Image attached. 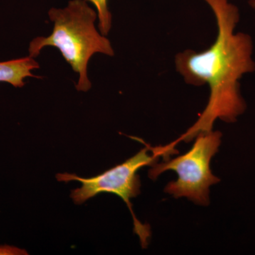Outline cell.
I'll return each instance as SVG.
<instances>
[{"instance_id": "obj_3", "label": "cell", "mask_w": 255, "mask_h": 255, "mask_svg": "<svg viewBox=\"0 0 255 255\" xmlns=\"http://www.w3.org/2000/svg\"><path fill=\"white\" fill-rule=\"evenodd\" d=\"M177 152L171 144L154 147L146 145L136 155L128 159L124 163L95 177L83 178L75 174L60 173L57 174L56 179L60 182L78 181L81 183V187L74 189L70 194V197L77 204H83L101 193H110L122 198L131 213L134 232L140 238L142 248H145L150 236V227L142 224L137 219L130 202V199L136 197L140 193L141 184L137 171L145 166L151 167L157 163L159 157L167 159L169 156Z\"/></svg>"}, {"instance_id": "obj_7", "label": "cell", "mask_w": 255, "mask_h": 255, "mask_svg": "<svg viewBox=\"0 0 255 255\" xmlns=\"http://www.w3.org/2000/svg\"><path fill=\"white\" fill-rule=\"evenodd\" d=\"M28 253L24 250L11 246H0V255H23Z\"/></svg>"}, {"instance_id": "obj_6", "label": "cell", "mask_w": 255, "mask_h": 255, "mask_svg": "<svg viewBox=\"0 0 255 255\" xmlns=\"http://www.w3.org/2000/svg\"><path fill=\"white\" fill-rule=\"evenodd\" d=\"M90 1L97 9L98 14L99 28L100 33L107 36L112 26V15L109 9V0H86Z\"/></svg>"}, {"instance_id": "obj_4", "label": "cell", "mask_w": 255, "mask_h": 255, "mask_svg": "<svg viewBox=\"0 0 255 255\" xmlns=\"http://www.w3.org/2000/svg\"><path fill=\"white\" fill-rule=\"evenodd\" d=\"M221 137L218 130L201 132L187 153L151 166L149 177L155 180L166 171H174L177 179L169 182L164 191L177 199L186 197L196 204L209 205L210 187L220 182L212 173L211 161L219 151Z\"/></svg>"}, {"instance_id": "obj_1", "label": "cell", "mask_w": 255, "mask_h": 255, "mask_svg": "<svg viewBox=\"0 0 255 255\" xmlns=\"http://www.w3.org/2000/svg\"><path fill=\"white\" fill-rule=\"evenodd\" d=\"M203 1L216 17V41L202 52L188 49L177 53L174 63L186 83L209 85V102L195 123L173 141L176 145L190 142L201 132L211 131L217 119L226 123L237 122L247 109L241 94V79L255 71L253 38L248 33L236 32L241 19L238 6L230 0Z\"/></svg>"}, {"instance_id": "obj_5", "label": "cell", "mask_w": 255, "mask_h": 255, "mask_svg": "<svg viewBox=\"0 0 255 255\" xmlns=\"http://www.w3.org/2000/svg\"><path fill=\"white\" fill-rule=\"evenodd\" d=\"M39 68L38 62L30 56L0 62V82H7L15 87H23L25 78H38L31 71Z\"/></svg>"}, {"instance_id": "obj_2", "label": "cell", "mask_w": 255, "mask_h": 255, "mask_svg": "<svg viewBox=\"0 0 255 255\" xmlns=\"http://www.w3.org/2000/svg\"><path fill=\"white\" fill-rule=\"evenodd\" d=\"M48 16L54 23L53 32L49 36H38L30 43L29 56L36 58L45 47L58 48L73 71L79 74L77 90L88 91L92 84L87 77V65L92 55H114L110 40L95 27L97 11L86 0H71L63 9L51 8Z\"/></svg>"}, {"instance_id": "obj_8", "label": "cell", "mask_w": 255, "mask_h": 255, "mask_svg": "<svg viewBox=\"0 0 255 255\" xmlns=\"http://www.w3.org/2000/svg\"><path fill=\"white\" fill-rule=\"evenodd\" d=\"M248 4L251 6L252 9L255 11V0H248Z\"/></svg>"}]
</instances>
